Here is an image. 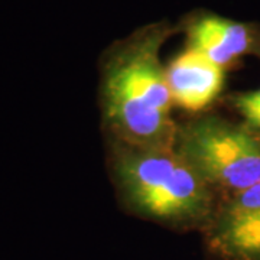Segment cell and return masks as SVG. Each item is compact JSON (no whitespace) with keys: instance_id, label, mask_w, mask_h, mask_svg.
<instances>
[{"instance_id":"8992f818","label":"cell","mask_w":260,"mask_h":260,"mask_svg":"<svg viewBox=\"0 0 260 260\" xmlns=\"http://www.w3.org/2000/svg\"><path fill=\"white\" fill-rule=\"evenodd\" d=\"M165 73L175 109L188 116L210 112L224 99L227 71L191 48L184 47L172 56Z\"/></svg>"},{"instance_id":"5b68a950","label":"cell","mask_w":260,"mask_h":260,"mask_svg":"<svg viewBox=\"0 0 260 260\" xmlns=\"http://www.w3.org/2000/svg\"><path fill=\"white\" fill-rule=\"evenodd\" d=\"M185 47L203 54L229 71L247 56L260 59V22L225 18L207 9H194L178 22Z\"/></svg>"},{"instance_id":"52a82bcc","label":"cell","mask_w":260,"mask_h":260,"mask_svg":"<svg viewBox=\"0 0 260 260\" xmlns=\"http://www.w3.org/2000/svg\"><path fill=\"white\" fill-rule=\"evenodd\" d=\"M223 102L237 116V120L260 132V87L225 94Z\"/></svg>"},{"instance_id":"6da1fadb","label":"cell","mask_w":260,"mask_h":260,"mask_svg":"<svg viewBox=\"0 0 260 260\" xmlns=\"http://www.w3.org/2000/svg\"><path fill=\"white\" fill-rule=\"evenodd\" d=\"M179 28L158 20L114 41L99 59L97 102L104 140L133 146H174L178 119L162 48Z\"/></svg>"},{"instance_id":"3957f363","label":"cell","mask_w":260,"mask_h":260,"mask_svg":"<svg viewBox=\"0 0 260 260\" xmlns=\"http://www.w3.org/2000/svg\"><path fill=\"white\" fill-rule=\"evenodd\" d=\"M175 149L218 201L260 182V132L210 112L178 120Z\"/></svg>"},{"instance_id":"7a4b0ae2","label":"cell","mask_w":260,"mask_h":260,"mask_svg":"<svg viewBox=\"0 0 260 260\" xmlns=\"http://www.w3.org/2000/svg\"><path fill=\"white\" fill-rule=\"evenodd\" d=\"M106 168L126 214L179 233L201 232L218 197L174 146L104 140Z\"/></svg>"},{"instance_id":"277c9868","label":"cell","mask_w":260,"mask_h":260,"mask_svg":"<svg viewBox=\"0 0 260 260\" xmlns=\"http://www.w3.org/2000/svg\"><path fill=\"white\" fill-rule=\"evenodd\" d=\"M201 237L211 260H260V182L220 200Z\"/></svg>"}]
</instances>
